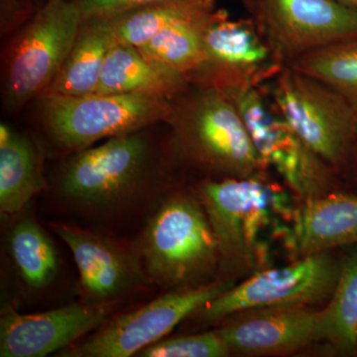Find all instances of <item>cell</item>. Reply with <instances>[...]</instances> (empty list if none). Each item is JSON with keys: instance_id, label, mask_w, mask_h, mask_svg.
I'll list each match as a JSON object with an SVG mask.
<instances>
[{"instance_id": "cell-1", "label": "cell", "mask_w": 357, "mask_h": 357, "mask_svg": "<svg viewBox=\"0 0 357 357\" xmlns=\"http://www.w3.org/2000/svg\"><path fill=\"white\" fill-rule=\"evenodd\" d=\"M149 129L69 155L54 180L58 204L69 213L102 222L152 210L172 188L168 174L175 164L167 140L159 145Z\"/></svg>"}, {"instance_id": "cell-2", "label": "cell", "mask_w": 357, "mask_h": 357, "mask_svg": "<svg viewBox=\"0 0 357 357\" xmlns=\"http://www.w3.org/2000/svg\"><path fill=\"white\" fill-rule=\"evenodd\" d=\"M170 102L164 124L174 164L198 174L201 180L266 173L238 109L225 91L190 84Z\"/></svg>"}, {"instance_id": "cell-3", "label": "cell", "mask_w": 357, "mask_h": 357, "mask_svg": "<svg viewBox=\"0 0 357 357\" xmlns=\"http://www.w3.org/2000/svg\"><path fill=\"white\" fill-rule=\"evenodd\" d=\"M136 243L148 278L164 292L218 280L217 241L194 187L167 191L150 211Z\"/></svg>"}, {"instance_id": "cell-4", "label": "cell", "mask_w": 357, "mask_h": 357, "mask_svg": "<svg viewBox=\"0 0 357 357\" xmlns=\"http://www.w3.org/2000/svg\"><path fill=\"white\" fill-rule=\"evenodd\" d=\"M37 100L40 128L66 156L100 140L165 123L171 112L170 100L128 93L42 95Z\"/></svg>"}, {"instance_id": "cell-5", "label": "cell", "mask_w": 357, "mask_h": 357, "mask_svg": "<svg viewBox=\"0 0 357 357\" xmlns=\"http://www.w3.org/2000/svg\"><path fill=\"white\" fill-rule=\"evenodd\" d=\"M81 22L73 0H46L15 32L3 57L2 100L6 112H20L43 95L69 55Z\"/></svg>"}, {"instance_id": "cell-6", "label": "cell", "mask_w": 357, "mask_h": 357, "mask_svg": "<svg viewBox=\"0 0 357 357\" xmlns=\"http://www.w3.org/2000/svg\"><path fill=\"white\" fill-rule=\"evenodd\" d=\"M261 89L274 112L338 174L357 133L351 105L328 84L290 66Z\"/></svg>"}, {"instance_id": "cell-7", "label": "cell", "mask_w": 357, "mask_h": 357, "mask_svg": "<svg viewBox=\"0 0 357 357\" xmlns=\"http://www.w3.org/2000/svg\"><path fill=\"white\" fill-rule=\"evenodd\" d=\"M340 267V250L333 249L302 256L285 266L260 270L206 303L190 318L213 325L248 310L326 305L335 290Z\"/></svg>"}, {"instance_id": "cell-8", "label": "cell", "mask_w": 357, "mask_h": 357, "mask_svg": "<svg viewBox=\"0 0 357 357\" xmlns=\"http://www.w3.org/2000/svg\"><path fill=\"white\" fill-rule=\"evenodd\" d=\"M217 241L220 270L218 280H234L253 273L255 249L250 225L267 215L276 198L267 174L246 178H204L195 185Z\"/></svg>"}, {"instance_id": "cell-9", "label": "cell", "mask_w": 357, "mask_h": 357, "mask_svg": "<svg viewBox=\"0 0 357 357\" xmlns=\"http://www.w3.org/2000/svg\"><path fill=\"white\" fill-rule=\"evenodd\" d=\"M225 93L238 109L263 164L273 168L296 195L306 201L337 190L338 174L274 112L261 88Z\"/></svg>"}, {"instance_id": "cell-10", "label": "cell", "mask_w": 357, "mask_h": 357, "mask_svg": "<svg viewBox=\"0 0 357 357\" xmlns=\"http://www.w3.org/2000/svg\"><path fill=\"white\" fill-rule=\"evenodd\" d=\"M246 4L282 67L310 52L357 38V8L338 0H246Z\"/></svg>"}, {"instance_id": "cell-11", "label": "cell", "mask_w": 357, "mask_h": 357, "mask_svg": "<svg viewBox=\"0 0 357 357\" xmlns=\"http://www.w3.org/2000/svg\"><path fill=\"white\" fill-rule=\"evenodd\" d=\"M234 280H215L187 290L169 291L144 306L114 314L88 337L59 352L66 357H130L168 337L199 307L236 285Z\"/></svg>"}, {"instance_id": "cell-12", "label": "cell", "mask_w": 357, "mask_h": 357, "mask_svg": "<svg viewBox=\"0 0 357 357\" xmlns=\"http://www.w3.org/2000/svg\"><path fill=\"white\" fill-rule=\"evenodd\" d=\"M51 229L70 248L79 271L81 302L115 307L153 287L135 241L64 222Z\"/></svg>"}, {"instance_id": "cell-13", "label": "cell", "mask_w": 357, "mask_h": 357, "mask_svg": "<svg viewBox=\"0 0 357 357\" xmlns=\"http://www.w3.org/2000/svg\"><path fill=\"white\" fill-rule=\"evenodd\" d=\"M283 68L250 18L230 20L220 9L204 34L203 64L189 82L223 91L261 88Z\"/></svg>"}, {"instance_id": "cell-14", "label": "cell", "mask_w": 357, "mask_h": 357, "mask_svg": "<svg viewBox=\"0 0 357 357\" xmlns=\"http://www.w3.org/2000/svg\"><path fill=\"white\" fill-rule=\"evenodd\" d=\"M116 307L73 303L38 314H20L4 303L0 316V356L44 357L57 354L95 332Z\"/></svg>"}, {"instance_id": "cell-15", "label": "cell", "mask_w": 357, "mask_h": 357, "mask_svg": "<svg viewBox=\"0 0 357 357\" xmlns=\"http://www.w3.org/2000/svg\"><path fill=\"white\" fill-rule=\"evenodd\" d=\"M222 321L217 331L230 354L278 356L323 342V309L259 307L237 312Z\"/></svg>"}, {"instance_id": "cell-16", "label": "cell", "mask_w": 357, "mask_h": 357, "mask_svg": "<svg viewBox=\"0 0 357 357\" xmlns=\"http://www.w3.org/2000/svg\"><path fill=\"white\" fill-rule=\"evenodd\" d=\"M189 86L185 75L145 57L135 46L116 38L93 93H128L172 100Z\"/></svg>"}, {"instance_id": "cell-17", "label": "cell", "mask_w": 357, "mask_h": 357, "mask_svg": "<svg viewBox=\"0 0 357 357\" xmlns=\"http://www.w3.org/2000/svg\"><path fill=\"white\" fill-rule=\"evenodd\" d=\"M47 188L44 154L36 141L0 126V213L14 218Z\"/></svg>"}, {"instance_id": "cell-18", "label": "cell", "mask_w": 357, "mask_h": 357, "mask_svg": "<svg viewBox=\"0 0 357 357\" xmlns=\"http://www.w3.org/2000/svg\"><path fill=\"white\" fill-rule=\"evenodd\" d=\"M297 243L301 256L357 244V194L337 189L306 199Z\"/></svg>"}, {"instance_id": "cell-19", "label": "cell", "mask_w": 357, "mask_h": 357, "mask_svg": "<svg viewBox=\"0 0 357 357\" xmlns=\"http://www.w3.org/2000/svg\"><path fill=\"white\" fill-rule=\"evenodd\" d=\"M115 41L116 36L109 20H82L69 55L43 95L79 96L93 93Z\"/></svg>"}, {"instance_id": "cell-20", "label": "cell", "mask_w": 357, "mask_h": 357, "mask_svg": "<svg viewBox=\"0 0 357 357\" xmlns=\"http://www.w3.org/2000/svg\"><path fill=\"white\" fill-rule=\"evenodd\" d=\"M16 217L6 234L7 256L26 292H42L50 288L60 274L58 249L50 234L35 218Z\"/></svg>"}, {"instance_id": "cell-21", "label": "cell", "mask_w": 357, "mask_h": 357, "mask_svg": "<svg viewBox=\"0 0 357 357\" xmlns=\"http://www.w3.org/2000/svg\"><path fill=\"white\" fill-rule=\"evenodd\" d=\"M340 250V274L323 309V342L338 356H357V244Z\"/></svg>"}, {"instance_id": "cell-22", "label": "cell", "mask_w": 357, "mask_h": 357, "mask_svg": "<svg viewBox=\"0 0 357 357\" xmlns=\"http://www.w3.org/2000/svg\"><path fill=\"white\" fill-rule=\"evenodd\" d=\"M218 9L215 0H159L109 20L119 41L138 47L170 26L206 17Z\"/></svg>"}, {"instance_id": "cell-23", "label": "cell", "mask_w": 357, "mask_h": 357, "mask_svg": "<svg viewBox=\"0 0 357 357\" xmlns=\"http://www.w3.org/2000/svg\"><path fill=\"white\" fill-rule=\"evenodd\" d=\"M218 10L206 17L170 26L136 48L145 57L178 70L189 79L203 64L204 34Z\"/></svg>"}, {"instance_id": "cell-24", "label": "cell", "mask_w": 357, "mask_h": 357, "mask_svg": "<svg viewBox=\"0 0 357 357\" xmlns=\"http://www.w3.org/2000/svg\"><path fill=\"white\" fill-rule=\"evenodd\" d=\"M290 67L328 84L357 114V38L310 52Z\"/></svg>"}, {"instance_id": "cell-25", "label": "cell", "mask_w": 357, "mask_h": 357, "mask_svg": "<svg viewBox=\"0 0 357 357\" xmlns=\"http://www.w3.org/2000/svg\"><path fill=\"white\" fill-rule=\"evenodd\" d=\"M229 347L218 331L197 335L166 337L145 347L138 357H225Z\"/></svg>"}, {"instance_id": "cell-26", "label": "cell", "mask_w": 357, "mask_h": 357, "mask_svg": "<svg viewBox=\"0 0 357 357\" xmlns=\"http://www.w3.org/2000/svg\"><path fill=\"white\" fill-rule=\"evenodd\" d=\"M82 20L98 17L110 20L119 14L128 13L138 7L153 3L159 0H73Z\"/></svg>"}, {"instance_id": "cell-27", "label": "cell", "mask_w": 357, "mask_h": 357, "mask_svg": "<svg viewBox=\"0 0 357 357\" xmlns=\"http://www.w3.org/2000/svg\"><path fill=\"white\" fill-rule=\"evenodd\" d=\"M344 176L347 178L351 188L347 191L354 192L357 194V133L352 142L351 150L347 155L344 166L338 172V176Z\"/></svg>"}, {"instance_id": "cell-28", "label": "cell", "mask_w": 357, "mask_h": 357, "mask_svg": "<svg viewBox=\"0 0 357 357\" xmlns=\"http://www.w3.org/2000/svg\"><path fill=\"white\" fill-rule=\"evenodd\" d=\"M338 1L347 4V6L354 7V8H357V0H338Z\"/></svg>"}, {"instance_id": "cell-29", "label": "cell", "mask_w": 357, "mask_h": 357, "mask_svg": "<svg viewBox=\"0 0 357 357\" xmlns=\"http://www.w3.org/2000/svg\"><path fill=\"white\" fill-rule=\"evenodd\" d=\"M45 1H46V0H45Z\"/></svg>"}]
</instances>
